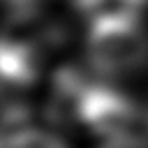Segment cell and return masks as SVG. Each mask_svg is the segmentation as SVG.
I'll list each match as a JSON object with an SVG mask.
<instances>
[{
    "mask_svg": "<svg viewBox=\"0 0 148 148\" xmlns=\"http://www.w3.org/2000/svg\"><path fill=\"white\" fill-rule=\"evenodd\" d=\"M79 12L88 23L111 18H141L148 0H76Z\"/></svg>",
    "mask_w": 148,
    "mask_h": 148,
    "instance_id": "3957f363",
    "label": "cell"
},
{
    "mask_svg": "<svg viewBox=\"0 0 148 148\" xmlns=\"http://www.w3.org/2000/svg\"><path fill=\"white\" fill-rule=\"evenodd\" d=\"M86 53L102 76H125L148 62V35L141 18H111L88 23Z\"/></svg>",
    "mask_w": 148,
    "mask_h": 148,
    "instance_id": "6da1fadb",
    "label": "cell"
},
{
    "mask_svg": "<svg viewBox=\"0 0 148 148\" xmlns=\"http://www.w3.org/2000/svg\"><path fill=\"white\" fill-rule=\"evenodd\" d=\"M0 148H67V143L49 130L12 123L0 125Z\"/></svg>",
    "mask_w": 148,
    "mask_h": 148,
    "instance_id": "7a4b0ae2",
    "label": "cell"
}]
</instances>
